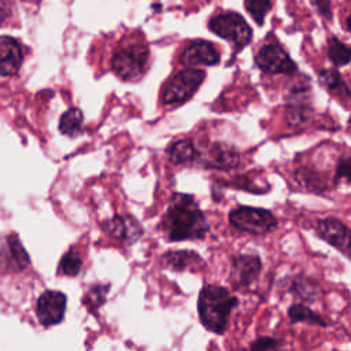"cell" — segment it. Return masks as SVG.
I'll use <instances>...</instances> for the list:
<instances>
[{"label": "cell", "mask_w": 351, "mask_h": 351, "mask_svg": "<svg viewBox=\"0 0 351 351\" xmlns=\"http://www.w3.org/2000/svg\"><path fill=\"white\" fill-rule=\"evenodd\" d=\"M22 60L23 51L21 44L10 36H0V75L16 74Z\"/></svg>", "instance_id": "13"}, {"label": "cell", "mask_w": 351, "mask_h": 351, "mask_svg": "<svg viewBox=\"0 0 351 351\" xmlns=\"http://www.w3.org/2000/svg\"><path fill=\"white\" fill-rule=\"evenodd\" d=\"M348 132H350V133H351V119H350V121H348Z\"/></svg>", "instance_id": "30"}, {"label": "cell", "mask_w": 351, "mask_h": 351, "mask_svg": "<svg viewBox=\"0 0 351 351\" xmlns=\"http://www.w3.org/2000/svg\"><path fill=\"white\" fill-rule=\"evenodd\" d=\"M229 222L233 228L251 234H266L277 229L278 221L266 208L241 206L229 213Z\"/></svg>", "instance_id": "5"}, {"label": "cell", "mask_w": 351, "mask_h": 351, "mask_svg": "<svg viewBox=\"0 0 351 351\" xmlns=\"http://www.w3.org/2000/svg\"><path fill=\"white\" fill-rule=\"evenodd\" d=\"M239 154L233 147L221 144V143H215L213 144L204 156V163L208 167H214V169H233L239 165Z\"/></svg>", "instance_id": "15"}, {"label": "cell", "mask_w": 351, "mask_h": 351, "mask_svg": "<svg viewBox=\"0 0 351 351\" xmlns=\"http://www.w3.org/2000/svg\"><path fill=\"white\" fill-rule=\"evenodd\" d=\"M208 29L214 34L230 41L236 49H243L252 38V30L247 21L233 11H226L213 16L208 21Z\"/></svg>", "instance_id": "4"}, {"label": "cell", "mask_w": 351, "mask_h": 351, "mask_svg": "<svg viewBox=\"0 0 351 351\" xmlns=\"http://www.w3.org/2000/svg\"><path fill=\"white\" fill-rule=\"evenodd\" d=\"M250 351H285V347L284 343L278 339L261 336L251 343Z\"/></svg>", "instance_id": "25"}, {"label": "cell", "mask_w": 351, "mask_h": 351, "mask_svg": "<svg viewBox=\"0 0 351 351\" xmlns=\"http://www.w3.org/2000/svg\"><path fill=\"white\" fill-rule=\"evenodd\" d=\"M160 229L170 241H182L203 239L210 226L193 196L176 193L162 218Z\"/></svg>", "instance_id": "1"}, {"label": "cell", "mask_w": 351, "mask_h": 351, "mask_svg": "<svg viewBox=\"0 0 351 351\" xmlns=\"http://www.w3.org/2000/svg\"><path fill=\"white\" fill-rule=\"evenodd\" d=\"M328 58L335 66H346L351 63V47L336 37L328 41Z\"/></svg>", "instance_id": "21"}, {"label": "cell", "mask_w": 351, "mask_h": 351, "mask_svg": "<svg viewBox=\"0 0 351 351\" xmlns=\"http://www.w3.org/2000/svg\"><path fill=\"white\" fill-rule=\"evenodd\" d=\"M221 60V53L214 44L196 40L191 43L181 55L180 62L188 69H195L196 66H214Z\"/></svg>", "instance_id": "11"}, {"label": "cell", "mask_w": 351, "mask_h": 351, "mask_svg": "<svg viewBox=\"0 0 351 351\" xmlns=\"http://www.w3.org/2000/svg\"><path fill=\"white\" fill-rule=\"evenodd\" d=\"M204 1H210V0H204Z\"/></svg>", "instance_id": "31"}, {"label": "cell", "mask_w": 351, "mask_h": 351, "mask_svg": "<svg viewBox=\"0 0 351 351\" xmlns=\"http://www.w3.org/2000/svg\"><path fill=\"white\" fill-rule=\"evenodd\" d=\"M239 300L228 288L207 284L200 289L197 299V311L206 329L221 335L226 330L229 317Z\"/></svg>", "instance_id": "2"}, {"label": "cell", "mask_w": 351, "mask_h": 351, "mask_svg": "<svg viewBox=\"0 0 351 351\" xmlns=\"http://www.w3.org/2000/svg\"><path fill=\"white\" fill-rule=\"evenodd\" d=\"M82 267V258L80 255V252L74 251V250H69L60 259L59 262V270L64 274V276H77L80 273Z\"/></svg>", "instance_id": "22"}, {"label": "cell", "mask_w": 351, "mask_h": 351, "mask_svg": "<svg viewBox=\"0 0 351 351\" xmlns=\"http://www.w3.org/2000/svg\"><path fill=\"white\" fill-rule=\"evenodd\" d=\"M11 3L10 0H0V22L4 21V18L10 14Z\"/></svg>", "instance_id": "28"}, {"label": "cell", "mask_w": 351, "mask_h": 351, "mask_svg": "<svg viewBox=\"0 0 351 351\" xmlns=\"http://www.w3.org/2000/svg\"><path fill=\"white\" fill-rule=\"evenodd\" d=\"M335 178L336 180H346L351 182V156L341 158L337 162L336 171H335Z\"/></svg>", "instance_id": "26"}, {"label": "cell", "mask_w": 351, "mask_h": 351, "mask_svg": "<svg viewBox=\"0 0 351 351\" xmlns=\"http://www.w3.org/2000/svg\"><path fill=\"white\" fill-rule=\"evenodd\" d=\"M244 7L252 19L261 26L265 22L266 14L273 7V0H244Z\"/></svg>", "instance_id": "23"}, {"label": "cell", "mask_w": 351, "mask_h": 351, "mask_svg": "<svg viewBox=\"0 0 351 351\" xmlns=\"http://www.w3.org/2000/svg\"><path fill=\"white\" fill-rule=\"evenodd\" d=\"M295 178L298 180V182L308 189V191H315V192H319L322 191V185H321V180L317 174L311 173L310 170L307 169H298L295 171Z\"/></svg>", "instance_id": "24"}, {"label": "cell", "mask_w": 351, "mask_h": 351, "mask_svg": "<svg viewBox=\"0 0 351 351\" xmlns=\"http://www.w3.org/2000/svg\"><path fill=\"white\" fill-rule=\"evenodd\" d=\"M206 73L200 69H185L173 75L163 88L162 100L167 106H178L189 100L200 88Z\"/></svg>", "instance_id": "6"}, {"label": "cell", "mask_w": 351, "mask_h": 351, "mask_svg": "<svg viewBox=\"0 0 351 351\" xmlns=\"http://www.w3.org/2000/svg\"><path fill=\"white\" fill-rule=\"evenodd\" d=\"M317 234L351 261V229L336 218L319 219L315 225Z\"/></svg>", "instance_id": "8"}, {"label": "cell", "mask_w": 351, "mask_h": 351, "mask_svg": "<svg viewBox=\"0 0 351 351\" xmlns=\"http://www.w3.org/2000/svg\"><path fill=\"white\" fill-rule=\"evenodd\" d=\"M163 263L174 270H184L193 263H202V259L193 251H170L163 256Z\"/></svg>", "instance_id": "19"}, {"label": "cell", "mask_w": 351, "mask_h": 351, "mask_svg": "<svg viewBox=\"0 0 351 351\" xmlns=\"http://www.w3.org/2000/svg\"><path fill=\"white\" fill-rule=\"evenodd\" d=\"M319 81L333 93L339 95L341 99H351V90L343 81L341 75L333 69H322L318 73Z\"/></svg>", "instance_id": "17"}, {"label": "cell", "mask_w": 351, "mask_h": 351, "mask_svg": "<svg viewBox=\"0 0 351 351\" xmlns=\"http://www.w3.org/2000/svg\"><path fill=\"white\" fill-rule=\"evenodd\" d=\"M104 228L112 237L125 243H134L141 236V226L129 215H115L106 222Z\"/></svg>", "instance_id": "14"}, {"label": "cell", "mask_w": 351, "mask_h": 351, "mask_svg": "<svg viewBox=\"0 0 351 351\" xmlns=\"http://www.w3.org/2000/svg\"><path fill=\"white\" fill-rule=\"evenodd\" d=\"M288 315H289L292 322H307V324H311V325L326 326V322L324 321V318L318 313H315L310 307H307L304 304H300V303L292 304L288 308Z\"/></svg>", "instance_id": "20"}, {"label": "cell", "mask_w": 351, "mask_h": 351, "mask_svg": "<svg viewBox=\"0 0 351 351\" xmlns=\"http://www.w3.org/2000/svg\"><path fill=\"white\" fill-rule=\"evenodd\" d=\"M346 23H347V29H348V32H351V12H350V15L347 16Z\"/></svg>", "instance_id": "29"}, {"label": "cell", "mask_w": 351, "mask_h": 351, "mask_svg": "<svg viewBox=\"0 0 351 351\" xmlns=\"http://www.w3.org/2000/svg\"><path fill=\"white\" fill-rule=\"evenodd\" d=\"M261 270L262 261L258 255H239L232 261L229 280L236 289L248 287L259 277Z\"/></svg>", "instance_id": "10"}, {"label": "cell", "mask_w": 351, "mask_h": 351, "mask_svg": "<svg viewBox=\"0 0 351 351\" xmlns=\"http://www.w3.org/2000/svg\"><path fill=\"white\" fill-rule=\"evenodd\" d=\"M84 115L81 110L71 107L63 112L59 121V130L66 136H77L82 130Z\"/></svg>", "instance_id": "18"}, {"label": "cell", "mask_w": 351, "mask_h": 351, "mask_svg": "<svg viewBox=\"0 0 351 351\" xmlns=\"http://www.w3.org/2000/svg\"><path fill=\"white\" fill-rule=\"evenodd\" d=\"M149 51L143 43H129L119 48L111 60L114 73L123 81H137L148 67Z\"/></svg>", "instance_id": "3"}, {"label": "cell", "mask_w": 351, "mask_h": 351, "mask_svg": "<svg viewBox=\"0 0 351 351\" xmlns=\"http://www.w3.org/2000/svg\"><path fill=\"white\" fill-rule=\"evenodd\" d=\"M10 259H12L21 270L29 265V256L15 234L0 239V273L16 271Z\"/></svg>", "instance_id": "12"}, {"label": "cell", "mask_w": 351, "mask_h": 351, "mask_svg": "<svg viewBox=\"0 0 351 351\" xmlns=\"http://www.w3.org/2000/svg\"><path fill=\"white\" fill-rule=\"evenodd\" d=\"M255 63L267 74H293L298 70L296 63L277 43L263 45L255 55Z\"/></svg>", "instance_id": "7"}, {"label": "cell", "mask_w": 351, "mask_h": 351, "mask_svg": "<svg viewBox=\"0 0 351 351\" xmlns=\"http://www.w3.org/2000/svg\"><path fill=\"white\" fill-rule=\"evenodd\" d=\"M199 156L197 149L195 148L193 143L188 138L185 140H178L173 143L169 148V158L173 163H181V165H188L196 160Z\"/></svg>", "instance_id": "16"}, {"label": "cell", "mask_w": 351, "mask_h": 351, "mask_svg": "<svg viewBox=\"0 0 351 351\" xmlns=\"http://www.w3.org/2000/svg\"><path fill=\"white\" fill-rule=\"evenodd\" d=\"M315 4H317V10H318V12H319L324 18H326V19L332 21V7H330V0H315Z\"/></svg>", "instance_id": "27"}, {"label": "cell", "mask_w": 351, "mask_h": 351, "mask_svg": "<svg viewBox=\"0 0 351 351\" xmlns=\"http://www.w3.org/2000/svg\"><path fill=\"white\" fill-rule=\"evenodd\" d=\"M67 299L63 292L45 291L43 292L36 303V315L41 325L52 326L59 324L66 311Z\"/></svg>", "instance_id": "9"}]
</instances>
